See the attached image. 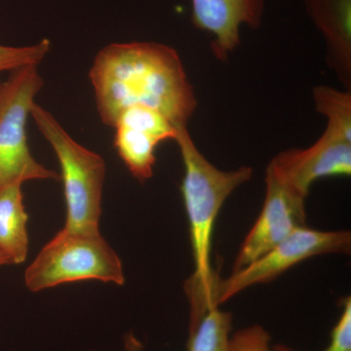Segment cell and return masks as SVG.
I'll return each mask as SVG.
<instances>
[{
  "label": "cell",
  "instance_id": "cell-1",
  "mask_svg": "<svg viewBox=\"0 0 351 351\" xmlns=\"http://www.w3.org/2000/svg\"><path fill=\"white\" fill-rule=\"evenodd\" d=\"M89 78L97 110L108 126L136 106L160 112L176 127L188 126L197 107L181 58L164 44H108L95 57Z\"/></svg>",
  "mask_w": 351,
  "mask_h": 351
},
{
  "label": "cell",
  "instance_id": "cell-2",
  "mask_svg": "<svg viewBox=\"0 0 351 351\" xmlns=\"http://www.w3.org/2000/svg\"><path fill=\"white\" fill-rule=\"evenodd\" d=\"M175 142L184 163L182 193L191 228L195 271L186 285L191 301V318L197 319L208 311V299L215 276L211 267L212 234L223 203L253 175L250 167L221 171L209 162L189 135L188 126L178 127Z\"/></svg>",
  "mask_w": 351,
  "mask_h": 351
},
{
  "label": "cell",
  "instance_id": "cell-3",
  "mask_svg": "<svg viewBox=\"0 0 351 351\" xmlns=\"http://www.w3.org/2000/svg\"><path fill=\"white\" fill-rule=\"evenodd\" d=\"M31 117L56 154L64 182L66 219L64 230L100 232L99 223L106 178L103 157L71 137L52 113L34 104Z\"/></svg>",
  "mask_w": 351,
  "mask_h": 351
},
{
  "label": "cell",
  "instance_id": "cell-4",
  "mask_svg": "<svg viewBox=\"0 0 351 351\" xmlns=\"http://www.w3.org/2000/svg\"><path fill=\"white\" fill-rule=\"evenodd\" d=\"M100 280L122 285L121 260L101 233L62 230L41 249L25 274V284L39 292L66 283Z\"/></svg>",
  "mask_w": 351,
  "mask_h": 351
},
{
  "label": "cell",
  "instance_id": "cell-5",
  "mask_svg": "<svg viewBox=\"0 0 351 351\" xmlns=\"http://www.w3.org/2000/svg\"><path fill=\"white\" fill-rule=\"evenodd\" d=\"M43 86L38 66L16 69L0 82V189L16 182L61 180L34 158L27 143V120Z\"/></svg>",
  "mask_w": 351,
  "mask_h": 351
},
{
  "label": "cell",
  "instance_id": "cell-6",
  "mask_svg": "<svg viewBox=\"0 0 351 351\" xmlns=\"http://www.w3.org/2000/svg\"><path fill=\"white\" fill-rule=\"evenodd\" d=\"M350 232H322L306 226L297 228L280 243L243 269L232 271L228 278L216 277L208 306L219 307L233 295L256 284L269 282L298 263L327 253H350Z\"/></svg>",
  "mask_w": 351,
  "mask_h": 351
},
{
  "label": "cell",
  "instance_id": "cell-7",
  "mask_svg": "<svg viewBox=\"0 0 351 351\" xmlns=\"http://www.w3.org/2000/svg\"><path fill=\"white\" fill-rule=\"evenodd\" d=\"M325 117L326 128L313 145L281 152L267 168L276 179L304 197L317 180L351 174V112L339 110Z\"/></svg>",
  "mask_w": 351,
  "mask_h": 351
},
{
  "label": "cell",
  "instance_id": "cell-8",
  "mask_svg": "<svg viewBox=\"0 0 351 351\" xmlns=\"http://www.w3.org/2000/svg\"><path fill=\"white\" fill-rule=\"evenodd\" d=\"M265 199L262 212L245 239L232 271L262 257L295 230L306 226V197L289 188L267 171Z\"/></svg>",
  "mask_w": 351,
  "mask_h": 351
},
{
  "label": "cell",
  "instance_id": "cell-9",
  "mask_svg": "<svg viewBox=\"0 0 351 351\" xmlns=\"http://www.w3.org/2000/svg\"><path fill=\"white\" fill-rule=\"evenodd\" d=\"M114 147L126 167L140 182L151 179L156 149L165 141H175L178 127L160 112L141 106L127 108L115 122Z\"/></svg>",
  "mask_w": 351,
  "mask_h": 351
},
{
  "label": "cell",
  "instance_id": "cell-10",
  "mask_svg": "<svg viewBox=\"0 0 351 351\" xmlns=\"http://www.w3.org/2000/svg\"><path fill=\"white\" fill-rule=\"evenodd\" d=\"M191 9L193 24L213 38L214 56L228 62L240 45L241 27L256 29L262 25L265 0H191Z\"/></svg>",
  "mask_w": 351,
  "mask_h": 351
},
{
  "label": "cell",
  "instance_id": "cell-11",
  "mask_svg": "<svg viewBox=\"0 0 351 351\" xmlns=\"http://www.w3.org/2000/svg\"><path fill=\"white\" fill-rule=\"evenodd\" d=\"M307 15L326 44V62L351 91V0H304Z\"/></svg>",
  "mask_w": 351,
  "mask_h": 351
},
{
  "label": "cell",
  "instance_id": "cell-12",
  "mask_svg": "<svg viewBox=\"0 0 351 351\" xmlns=\"http://www.w3.org/2000/svg\"><path fill=\"white\" fill-rule=\"evenodd\" d=\"M22 186L16 182L0 189V249L12 265L24 263L29 253V215Z\"/></svg>",
  "mask_w": 351,
  "mask_h": 351
},
{
  "label": "cell",
  "instance_id": "cell-13",
  "mask_svg": "<svg viewBox=\"0 0 351 351\" xmlns=\"http://www.w3.org/2000/svg\"><path fill=\"white\" fill-rule=\"evenodd\" d=\"M232 321V314L219 307L207 311L189 329L188 351H230Z\"/></svg>",
  "mask_w": 351,
  "mask_h": 351
},
{
  "label": "cell",
  "instance_id": "cell-14",
  "mask_svg": "<svg viewBox=\"0 0 351 351\" xmlns=\"http://www.w3.org/2000/svg\"><path fill=\"white\" fill-rule=\"evenodd\" d=\"M51 41L44 38L34 45L6 46L0 44V73H11L27 66H39L49 54Z\"/></svg>",
  "mask_w": 351,
  "mask_h": 351
},
{
  "label": "cell",
  "instance_id": "cell-15",
  "mask_svg": "<svg viewBox=\"0 0 351 351\" xmlns=\"http://www.w3.org/2000/svg\"><path fill=\"white\" fill-rule=\"evenodd\" d=\"M274 351H295L285 346H274ZM324 351H351V299L346 298L343 313L331 332V341Z\"/></svg>",
  "mask_w": 351,
  "mask_h": 351
},
{
  "label": "cell",
  "instance_id": "cell-16",
  "mask_svg": "<svg viewBox=\"0 0 351 351\" xmlns=\"http://www.w3.org/2000/svg\"><path fill=\"white\" fill-rule=\"evenodd\" d=\"M270 336L263 327L245 328L230 338V351H274L270 350Z\"/></svg>",
  "mask_w": 351,
  "mask_h": 351
},
{
  "label": "cell",
  "instance_id": "cell-17",
  "mask_svg": "<svg viewBox=\"0 0 351 351\" xmlns=\"http://www.w3.org/2000/svg\"><path fill=\"white\" fill-rule=\"evenodd\" d=\"M125 346L124 351H142L143 346L140 341L132 334L127 335L125 337Z\"/></svg>",
  "mask_w": 351,
  "mask_h": 351
},
{
  "label": "cell",
  "instance_id": "cell-18",
  "mask_svg": "<svg viewBox=\"0 0 351 351\" xmlns=\"http://www.w3.org/2000/svg\"><path fill=\"white\" fill-rule=\"evenodd\" d=\"M6 265H12V263H11V261L9 260L5 254L3 253V251L0 249V267Z\"/></svg>",
  "mask_w": 351,
  "mask_h": 351
}]
</instances>
